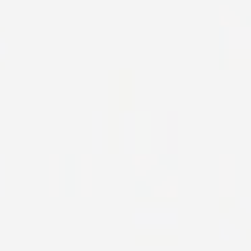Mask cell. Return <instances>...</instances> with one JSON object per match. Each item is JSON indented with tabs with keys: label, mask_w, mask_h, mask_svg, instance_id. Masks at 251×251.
I'll return each instance as SVG.
<instances>
[{
	"label": "cell",
	"mask_w": 251,
	"mask_h": 251,
	"mask_svg": "<svg viewBox=\"0 0 251 251\" xmlns=\"http://www.w3.org/2000/svg\"><path fill=\"white\" fill-rule=\"evenodd\" d=\"M224 71H251V27L222 30V60Z\"/></svg>",
	"instance_id": "cell-1"
},
{
	"label": "cell",
	"mask_w": 251,
	"mask_h": 251,
	"mask_svg": "<svg viewBox=\"0 0 251 251\" xmlns=\"http://www.w3.org/2000/svg\"><path fill=\"white\" fill-rule=\"evenodd\" d=\"M138 235H176V222H178V211L176 205H157V202H143L132 216Z\"/></svg>",
	"instance_id": "cell-2"
},
{
	"label": "cell",
	"mask_w": 251,
	"mask_h": 251,
	"mask_svg": "<svg viewBox=\"0 0 251 251\" xmlns=\"http://www.w3.org/2000/svg\"><path fill=\"white\" fill-rule=\"evenodd\" d=\"M78 195V157L60 154V197Z\"/></svg>",
	"instance_id": "cell-3"
},
{
	"label": "cell",
	"mask_w": 251,
	"mask_h": 251,
	"mask_svg": "<svg viewBox=\"0 0 251 251\" xmlns=\"http://www.w3.org/2000/svg\"><path fill=\"white\" fill-rule=\"evenodd\" d=\"M235 195V157L222 154L219 157V197Z\"/></svg>",
	"instance_id": "cell-4"
},
{
	"label": "cell",
	"mask_w": 251,
	"mask_h": 251,
	"mask_svg": "<svg viewBox=\"0 0 251 251\" xmlns=\"http://www.w3.org/2000/svg\"><path fill=\"white\" fill-rule=\"evenodd\" d=\"M92 151H108V125H105V111H92Z\"/></svg>",
	"instance_id": "cell-5"
},
{
	"label": "cell",
	"mask_w": 251,
	"mask_h": 251,
	"mask_svg": "<svg viewBox=\"0 0 251 251\" xmlns=\"http://www.w3.org/2000/svg\"><path fill=\"white\" fill-rule=\"evenodd\" d=\"M119 151L135 154V114H125L119 119Z\"/></svg>",
	"instance_id": "cell-6"
},
{
	"label": "cell",
	"mask_w": 251,
	"mask_h": 251,
	"mask_svg": "<svg viewBox=\"0 0 251 251\" xmlns=\"http://www.w3.org/2000/svg\"><path fill=\"white\" fill-rule=\"evenodd\" d=\"M92 195V157H78V197Z\"/></svg>",
	"instance_id": "cell-7"
},
{
	"label": "cell",
	"mask_w": 251,
	"mask_h": 251,
	"mask_svg": "<svg viewBox=\"0 0 251 251\" xmlns=\"http://www.w3.org/2000/svg\"><path fill=\"white\" fill-rule=\"evenodd\" d=\"M116 89H122V103H125V114H132V71H119L116 76Z\"/></svg>",
	"instance_id": "cell-8"
},
{
	"label": "cell",
	"mask_w": 251,
	"mask_h": 251,
	"mask_svg": "<svg viewBox=\"0 0 251 251\" xmlns=\"http://www.w3.org/2000/svg\"><path fill=\"white\" fill-rule=\"evenodd\" d=\"M219 25H222V30L243 27V17H240V14H235L227 3H222V8H219Z\"/></svg>",
	"instance_id": "cell-9"
},
{
	"label": "cell",
	"mask_w": 251,
	"mask_h": 251,
	"mask_svg": "<svg viewBox=\"0 0 251 251\" xmlns=\"http://www.w3.org/2000/svg\"><path fill=\"white\" fill-rule=\"evenodd\" d=\"M49 195L60 197V154L49 157Z\"/></svg>",
	"instance_id": "cell-10"
},
{
	"label": "cell",
	"mask_w": 251,
	"mask_h": 251,
	"mask_svg": "<svg viewBox=\"0 0 251 251\" xmlns=\"http://www.w3.org/2000/svg\"><path fill=\"white\" fill-rule=\"evenodd\" d=\"M132 159H135V173L138 178H146V173L154 168V165H159V157L157 154H146V157H138V154H132Z\"/></svg>",
	"instance_id": "cell-11"
},
{
	"label": "cell",
	"mask_w": 251,
	"mask_h": 251,
	"mask_svg": "<svg viewBox=\"0 0 251 251\" xmlns=\"http://www.w3.org/2000/svg\"><path fill=\"white\" fill-rule=\"evenodd\" d=\"M219 240H240V227L229 219H219Z\"/></svg>",
	"instance_id": "cell-12"
},
{
	"label": "cell",
	"mask_w": 251,
	"mask_h": 251,
	"mask_svg": "<svg viewBox=\"0 0 251 251\" xmlns=\"http://www.w3.org/2000/svg\"><path fill=\"white\" fill-rule=\"evenodd\" d=\"M235 208H238V211H243L246 216H249V222H246V227H249V224H251V195H249V197H240Z\"/></svg>",
	"instance_id": "cell-13"
},
{
	"label": "cell",
	"mask_w": 251,
	"mask_h": 251,
	"mask_svg": "<svg viewBox=\"0 0 251 251\" xmlns=\"http://www.w3.org/2000/svg\"><path fill=\"white\" fill-rule=\"evenodd\" d=\"M6 176H8V170H6V157L0 154V197L6 195Z\"/></svg>",
	"instance_id": "cell-14"
},
{
	"label": "cell",
	"mask_w": 251,
	"mask_h": 251,
	"mask_svg": "<svg viewBox=\"0 0 251 251\" xmlns=\"http://www.w3.org/2000/svg\"><path fill=\"white\" fill-rule=\"evenodd\" d=\"M3 60H6V35L0 33V68H3Z\"/></svg>",
	"instance_id": "cell-15"
},
{
	"label": "cell",
	"mask_w": 251,
	"mask_h": 251,
	"mask_svg": "<svg viewBox=\"0 0 251 251\" xmlns=\"http://www.w3.org/2000/svg\"><path fill=\"white\" fill-rule=\"evenodd\" d=\"M138 251H176V249H138Z\"/></svg>",
	"instance_id": "cell-16"
},
{
	"label": "cell",
	"mask_w": 251,
	"mask_h": 251,
	"mask_svg": "<svg viewBox=\"0 0 251 251\" xmlns=\"http://www.w3.org/2000/svg\"><path fill=\"white\" fill-rule=\"evenodd\" d=\"M246 3H249V6H251V0H246Z\"/></svg>",
	"instance_id": "cell-17"
}]
</instances>
